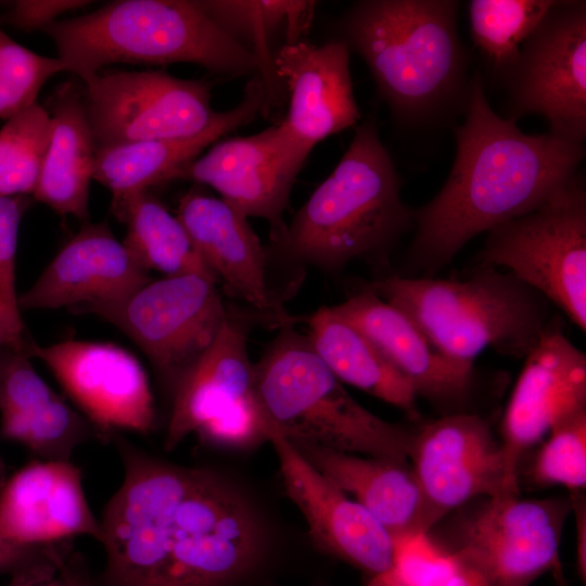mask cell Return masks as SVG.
Masks as SVG:
<instances>
[{
	"label": "cell",
	"instance_id": "obj_1",
	"mask_svg": "<svg viewBox=\"0 0 586 586\" xmlns=\"http://www.w3.org/2000/svg\"><path fill=\"white\" fill-rule=\"evenodd\" d=\"M115 444L124 477L101 520L103 586H240L262 569L272 534L245 486Z\"/></svg>",
	"mask_w": 586,
	"mask_h": 586
},
{
	"label": "cell",
	"instance_id": "obj_2",
	"mask_svg": "<svg viewBox=\"0 0 586 586\" xmlns=\"http://www.w3.org/2000/svg\"><path fill=\"white\" fill-rule=\"evenodd\" d=\"M464 115L446 182L413 213L408 265L426 277L475 235L538 207L577 174L585 156L583 143L524 133L496 114L479 73L471 76Z\"/></svg>",
	"mask_w": 586,
	"mask_h": 586
},
{
	"label": "cell",
	"instance_id": "obj_3",
	"mask_svg": "<svg viewBox=\"0 0 586 586\" xmlns=\"http://www.w3.org/2000/svg\"><path fill=\"white\" fill-rule=\"evenodd\" d=\"M458 9L455 0H364L337 22L340 39L364 59L405 125L444 123L466 111L471 77Z\"/></svg>",
	"mask_w": 586,
	"mask_h": 586
},
{
	"label": "cell",
	"instance_id": "obj_4",
	"mask_svg": "<svg viewBox=\"0 0 586 586\" xmlns=\"http://www.w3.org/2000/svg\"><path fill=\"white\" fill-rule=\"evenodd\" d=\"M81 81L116 63H193L220 75L258 71L245 46L189 0H118L42 29Z\"/></svg>",
	"mask_w": 586,
	"mask_h": 586
},
{
	"label": "cell",
	"instance_id": "obj_5",
	"mask_svg": "<svg viewBox=\"0 0 586 586\" xmlns=\"http://www.w3.org/2000/svg\"><path fill=\"white\" fill-rule=\"evenodd\" d=\"M394 162L373 118L356 127L342 158L276 244L288 257L337 271L388 251L413 226Z\"/></svg>",
	"mask_w": 586,
	"mask_h": 586
},
{
	"label": "cell",
	"instance_id": "obj_6",
	"mask_svg": "<svg viewBox=\"0 0 586 586\" xmlns=\"http://www.w3.org/2000/svg\"><path fill=\"white\" fill-rule=\"evenodd\" d=\"M280 327L254 364L256 393L270 437L409 462L415 431L366 409L319 358L308 336L293 323Z\"/></svg>",
	"mask_w": 586,
	"mask_h": 586
},
{
	"label": "cell",
	"instance_id": "obj_7",
	"mask_svg": "<svg viewBox=\"0 0 586 586\" xmlns=\"http://www.w3.org/2000/svg\"><path fill=\"white\" fill-rule=\"evenodd\" d=\"M449 358L472 364L491 347L524 358L547 329L549 302L510 272L479 267L466 280L390 276L367 285Z\"/></svg>",
	"mask_w": 586,
	"mask_h": 586
},
{
	"label": "cell",
	"instance_id": "obj_8",
	"mask_svg": "<svg viewBox=\"0 0 586 586\" xmlns=\"http://www.w3.org/2000/svg\"><path fill=\"white\" fill-rule=\"evenodd\" d=\"M479 267L505 268L586 330V189L576 174L532 212L487 231Z\"/></svg>",
	"mask_w": 586,
	"mask_h": 586
},
{
	"label": "cell",
	"instance_id": "obj_9",
	"mask_svg": "<svg viewBox=\"0 0 586 586\" xmlns=\"http://www.w3.org/2000/svg\"><path fill=\"white\" fill-rule=\"evenodd\" d=\"M249 330V319L229 310L215 342L177 382L164 440L166 450L192 434L204 444L231 451L269 443L270 431L247 353Z\"/></svg>",
	"mask_w": 586,
	"mask_h": 586
},
{
	"label": "cell",
	"instance_id": "obj_10",
	"mask_svg": "<svg viewBox=\"0 0 586 586\" xmlns=\"http://www.w3.org/2000/svg\"><path fill=\"white\" fill-rule=\"evenodd\" d=\"M216 283L200 273L164 277L81 313L99 316L131 339L171 394L215 342L227 318L229 310Z\"/></svg>",
	"mask_w": 586,
	"mask_h": 586
},
{
	"label": "cell",
	"instance_id": "obj_11",
	"mask_svg": "<svg viewBox=\"0 0 586 586\" xmlns=\"http://www.w3.org/2000/svg\"><path fill=\"white\" fill-rule=\"evenodd\" d=\"M507 117L540 114L550 133L583 143L586 137V2L556 1L501 76Z\"/></svg>",
	"mask_w": 586,
	"mask_h": 586
},
{
	"label": "cell",
	"instance_id": "obj_12",
	"mask_svg": "<svg viewBox=\"0 0 586 586\" xmlns=\"http://www.w3.org/2000/svg\"><path fill=\"white\" fill-rule=\"evenodd\" d=\"M87 118L97 149L202 132L217 112L213 81L164 71L98 72L84 81Z\"/></svg>",
	"mask_w": 586,
	"mask_h": 586
},
{
	"label": "cell",
	"instance_id": "obj_13",
	"mask_svg": "<svg viewBox=\"0 0 586 586\" xmlns=\"http://www.w3.org/2000/svg\"><path fill=\"white\" fill-rule=\"evenodd\" d=\"M571 513L568 497L485 498L446 547L475 568L491 586H531L560 562L559 547Z\"/></svg>",
	"mask_w": 586,
	"mask_h": 586
},
{
	"label": "cell",
	"instance_id": "obj_14",
	"mask_svg": "<svg viewBox=\"0 0 586 586\" xmlns=\"http://www.w3.org/2000/svg\"><path fill=\"white\" fill-rule=\"evenodd\" d=\"M100 436L116 430L141 434L155 422L153 395L140 361L112 343L67 340L48 346L27 343Z\"/></svg>",
	"mask_w": 586,
	"mask_h": 586
},
{
	"label": "cell",
	"instance_id": "obj_15",
	"mask_svg": "<svg viewBox=\"0 0 586 586\" xmlns=\"http://www.w3.org/2000/svg\"><path fill=\"white\" fill-rule=\"evenodd\" d=\"M409 463L437 522L477 497L520 494L509 481L500 441L474 413H447L422 425Z\"/></svg>",
	"mask_w": 586,
	"mask_h": 586
},
{
	"label": "cell",
	"instance_id": "obj_16",
	"mask_svg": "<svg viewBox=\"0 0 586 586\" xmlns=\"http://www.w3.org/2000/svg\"><path fill=\"white\" fill-rule=\"evenodd\" d=\"M215 143L203 156L178 170L175 180L207 184L244 216L267 220L271 242L278 244L288 227L282 215L307 155L279 125Z\"/></svg>",
	"mask_w": 586,
	"mask_h": 586
},
{
	"label": "cell",
	"instance_id": "obj_17",
	"mask_svg": "<svg viewBox=\"0 0 586 586\" xmlns=\"http://www.w3.org/2000/svg\"><path fill=\"white\" fill-rule=\"evenodd\" d=\"M501 421V447L510 483L520 488L524 454L558 424L586 410V355L551 319L524 357Z\"/></svg>",
	"mask_w": 586,
	"mask_h": 586
},
{
	"label": "cell",
	"instance_id": "obj_18",
	"mask_svg": "<svg viewBox=\"0 0 586 586\" xmlns=\"http://www.w3.org/2000/svg\"><path fill=\"white\" fill-rule=\"evenodd\" d=\"M289 499L326 555L373 576L392 569L393 537L361 505L318 472L286 440H269Z\"/></svg>",
	"mask_w": 586,
	"mask_h": 586
},
{
	"label": "cell",
	"instance_id": "obj_19",
	"mask_svg": "<svg viewBox=\"0 0 586 586\" xmlns=\"http://www.w3.org/2000/svg\"><path fill=\"white\" fill-rule=\"evenodd\" d=\"M349 47L342 39L321 46L284 44L273 56L277 76L289 94L286 117L278 124L305 155L329 136L360 118L349 72Z\"/></svg>",
	"mask_w": 586,
	"mask_h": 586
},
{
	"label": "cell",
	"instance_id": "obj_20",
	"mask_svg": "<svg viewBox=\"0 0 586 586\" xmlns=\"http://www.w3.org/2000/svg\"><path fill=\"white\" fill-rule=\"evenodd\" d=\"M149 271L128 253L106 222L86 221L36 282L20 309H84L117 301L149 282Z\"/></svg>",
	"mask_w": 586,
	"mask_h": 586
},
{
	"label": "cell",
	"instance_id": "obj_21",
	"mask_svg": "<svg viewBox=\"0 0 586 586\" xmlns=\"http://www.w3.org/2000/svg\"><path fill=\"white\" fill-rule=\"evenodd\" d=\"M176 216L206 266L231 294L279 326L293 323L269 290L267 252L246 216L198 190L180 199Z\"/></svg>",
	"mask_w": 586,
	"mask_h": 586
},
{
	"label": "cell",
	"instance_id": "obj_22",
	"mask_svg": "<svg viewBox=\"0 0 586 586\" xmlns=\"http://www.w3.org/2000/svg\"><path fill=\"white\" fill-rule=\"evenodd\" d=\"M0 533L25 545L56 544L78 535L102 543L104 537L85 496L80 469L53 460L31 462L4 483Z\"/></svg>",
	"mask_w": 586,
	"mask_h": 586
},
{
	"label": "cell",
	"instance_id": "obj_23",
	"mask_svg": "<svg viewBox=\"0 0 586 586\" xmlns=\"http://www.w3.org/2000/svg\"><path fill=\"white\" fill-rule=\"evenodd\" d=\"M332 309L372 342L418 396L449 408L468 398L474 381L473 365L441 353L402 310L368 286Z\"/></svg>",
	"mask_w": 586,
	"mask_h": 586
},
{
	"label": "cell",
	"instance_id": "obj_24",
	"mask_svg": "<svg viewBox=\"0 0 586 586\" xmlns=\"http://www.w3.org/2000/svg\"><path fill=\"white\" fill-rule=\"evenodd\" d=\"M265 103V87L256 75L246 84L240 103L228 111L217 112L212 123L195 136L98 149L93 179L111 191L112 202L175 180L178 170L195 160L204 149L263 114Z\"/></svg>",
	"mask_w": 586,
	"mask_h": 586
},
{
	"label": "cell",
	"instance_id": "obj_25",
	"mask_svg": "<svg viewBox=\"0 0 586 586\" xmlns=\"http://www.w3.org/2000/svg\"><path fill=\"white\" fill-rule=\"evenodd\" d=\"M324 477L368 510L391 535L429 532L436 523L409 462L291 443Z\"/></svg>",
	"mask_w": 586,
	"mask_h": 586
},
{
	"label": "cell",
	"instance_id": "obj_26",
	"mask_svg": "<svg viewBox=\"0 0 586 586\" xmlns=\"http://www.w3.org/2000/svg\"><path fill=\"white\" fill-rule=\"evenodd\" d=\"M50 100L52 137L33 196L59 215L86 222L98 149L82 91L77 84L67 81Z\"/></svg>",
	"mask_w": 586,
	"mask_h": 586
},
{
	"label": "cell",
	"instance_id": "obj_27",
	"mask_svg": "<svg viewBox=\"0 0 586 586\" xmlns=\"http://www.w3.org/2000/svg\"><path fill=\"white\" fill-rule=\"evenodd\" d=\"M309 342L324 365L342 382L418 418V395L412 384L372 342L332 307L308 318Z\"/></svg>",
	"mask_w": 586,
	"mask_h": 586
},
{
	"label": "cell",
	"instance_id": "obj_28",
	"mask_svg": "<svg viewBox=\"0 0 586 586\" xmlns=\"http://www.w3.org/2000/svg\"><path fill=\"white\" fill-rule=\"evenodd\" d=\"M112 209L126 225L124 246L145 270L165 277L200 273L215 278L181 221L150 190L112 202Z\"/></svg>",
	"mask_w": 586,
	"mask_h": 586
},
{
	"label": "cell",
	"instance_id": "obj_29",
	"mask_svg": "<svg viewBox=\"0 0 586 586\" xmlns=\"http://www.w3.org/2000/svg\"><path fill=\"white\" fill-rule=\"evenodd\" d=\"M555 0H472L469 2L473 43L501 78L525 39L535 30Z\"/></svg>",
	"mask_w": 586,
	"mask_h": 586
},
{
	"label": "cell",
	"instance_id": "obj_30",
	"mask_svg": "<svg viewBox=\"0 0 586 586\" xmlns=\"http://www.w3.org/2000/svg\"><path fill=\"white\" fill-rule=\"evenodd\" d=\"M202 10L225 31H239L252 40L253 54L263 80L266 103L263 115L280 104L281 80L277 76L268 36L285 23V30L300 15L298 1H198ZM230 35V34H229Z\"/></svg>",
	"mask_w": 586,
	"mask_h": 586
},
{
	"label": "cell",
	"instance_id": "obj_31",
	"mask_svg": "<svg viewBox=\"0 0 586 586\" xmlns=\"http://www.w3.org/2000/svg\"><path fill=\"white\" fill-rule=\"evenodd\" d=\"M51 137L50 113L38 103L7 119L0 129V196L34 194Z\"/></svg>",
	"mask_w": 586,
	"mask_h": 586
},
{
	"label": "cell",
	"instance_id": "obj_32",
	"mask_svg": "<svg viewBox=\"0 0 586 586\" xmlns=\"http://www.w3.org/2000/svg\"><path fill=\"white\" fill-rule=\"evenodd\" d=\"M91 424L56 395L21 413L1 416L3 437L53 461H69L72 453L92 433Z\"/></svg>",
	"mask_w": 586,
	"mask_h": 586
},
{
	"label": "cell",
	"instance_id": "obj_33",
	"mask_svg": "<svg viewBox=\"0 0 586 586\" xmlns=\"http://www.w3.org/2000/svg\"><path fill=\"white\" fill-rule=\"evenodd\" d=\"M528 475L537 486H586V410L555 426L537 450Z\"/></svg>",
	"mask_w": 586,
	"mask_h": 586
},
{
	"label": "cell",
	"instance_id": "obj_34",
	"mask_svg": "<svg viewBox=\"0 0 586 586\" xmlns=\"http://www.w3.org/2000/svg\"><path fill=\"white\" fill-rule=\"evenodd\" d=\"M64 71L59 58L37 54L0 28V118L7 120L37 103L46 81Z\"/></svg>",
	"mask_w": 586,
	"mask_h": 586
},
{
	"label": "cell",
	"instance_id": "obj_35",
	"mask_svg": "<svg viewBox=\"0 0 586 586\" xmlns=\"http://www.w3.org/2000/svg\"><path fill=\"white\" fill-rule=\"evenodd\" d=\"M28 205L25 195L0 196V309L13 334L23 340V323L15 289L18 227Z\"/></svg>",
	"mask_w": 586,
	"mask_h": 586
},
{
	"label": "cell",
	"instance_id": "obj_36",
	"mask_svg": "<svg viewBox=\"0 0 586 586\" xmlns=\"http://www.w3.org/2000/svg\"><path fill=\"white\" fill-rule=\"evenodd\" d=\"M69 556L56 544L25 545L0 533V574L12 577V585H26L54 574Z\"/></svg>",
	"mask_w": 586,
	"mask_h": 586
},
{
	"label": "cell",
	"instance_id": "obj_37",
	"mask_svg": "<svg viewBox=\"0 0 586 586\" xmlns=\"http://www.w3.org/2000/svg\"><path fill=\"white\" fill-rule=\"evenodd\" d=\"M89 3L85 0H20L14 2L4 21L23 30H42L60 15Z\"/></svg>",
	"mask_w": 586,
	"mask_h": 586
},
{
	"label": "cell",
	"instance_id": "obj_38",
	"mask_svg": "<svg viewBox=\"0 0 586 586\" xmlns=\"http://www.w3.org/2000/svg\"><path fill=\"white\" fill-rule=\"evenodd\" d=\"M575 522V561L579 579L586 583V499L582 491L569 492Z\"/></svg>",
	"mask_w": 586,
	"mask_h": 586
},
{
	"label": "cell",
	"instance_id": "obj_39",
	"mask_svg": "<svg viewBox=\"0 0 586 586\" xmlns=\"http://www.w3.org/2000/svg\"><path fill=\"white\" fill-rule=\"evenodd\" d=\"M11 586H93L81 557L69 555L51 576L26 585Z\"/></svg>",
	"mask_w": 586,
	"mask_h": 586
},
{
	"label": "cell",
	"instance_id": "obj_40",
	"mask_svg": "<svg viewBox=\"0 0 586 586\" xmlns=\"http://www.w3.org/2000/svg\"><path fill=\"white\" fill-rule=\"evenodd\" d=\"M441 586H491V584L481 572L458 557L455 570Z\"/></svg>",
	"mask_w": 586,
	"mask_h": 586
},
{
	"label": "cell",
	"instance_id": "obj_41",
	"mask_svg": "<svg viewBox=\"0 0 586 586\" xmlns=\"http://www.w3.org/2000/svg\"><path fill=\"white\" fill-rule=\"evenodd\" d=\"M25 343L24 340H21L13 334L0 309V347L10 346L16 349H23Z\"/></svg>",
	"mask_w": 586,
	"mask_h": 586
},
{
	"label": "cell",
	"instance_id": "obj_42",
	"mask_svg": "<svg viewBox=\"0 0 586 586\" xmlns=\"http://www.w3.org/2000/svg\"><path fill=\"white\" fill-rule=\"evenodd\" d=\"M366 586H404L393 570L371 576Z\"/></svg>",
	"mask_w": 586,
	"mask_h": 586
},
{
	"label": "cell",
	"instance_id": "obj_43",
	"mask_svg": "<svg viewBox=\"0 0 586 586\" xmlns=\"http://www.w3.org/2000/svg\"><path fill=\"white\" fill-rule=\"evenodd\" d=\"M556 586H569L563 573L561 561L551 570Z\"/></svg>",
	"mask_w": 586,
	"mask_h": 586
},
{
	"label": "cell",
	"instance_id": "obj_44",
	"mask_svg": "<svg viewBox=\"0 0 586 586\" xmlns=\"http://www.w3.org/2000/svg\"><path fill=\"white\" fill-rule=\"evenodd\" d=\"M4 483V467L2 461L0 460V491L3 487Z\"/></svg>",
	"mask_w": 586,
	"mask_h": 586
}]
</instances>
